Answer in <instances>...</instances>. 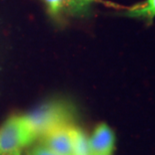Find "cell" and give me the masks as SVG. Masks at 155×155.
<instances>
[{
	"label": "cell",
	"mask_w": 155,
	"mask_h": 155,
	"mask_svg": "<svg viewBox=\"0 0 155 155\" xmlns=\"http://www.w3.org/2000/svg\"><path fill=\"white\" fill-rule=\"evenodd\" d=\"M52 14L62 11L80 12L88 7L92 0H43Z\"/></svg>",
	"instance_id": "cell-5"
},
{
	"label": "cell",
	"mask_w": 155,
	"mask_h": 155,
	"mask_svg": "<svg viewBox=\"0 0 155 155\" xmlns=\"http://www.w3.org/2000/svg\"><path fill=\"white\" fill-rule=\"evenodd\" d=\"M91 155H112L115 148V134L106 123L102 122L95 127L88 138Z\"/></svg>",
	"instance_id": "cell-4"
},
{
	"label": "cell",
	"mask_w": 155,
	"mask_h": 155,
	"mask_svg": "<svg viewBox=\"0 0 155 155\" xmlns=\"http://www.w3.org/2000/svg\"><path fill=\"white\" fill-rule=\"evenodd\" d=\"M27 155H57L55 152H53L50 148H48L43 143L39 142L37 144L33 145L30 149H29Z\"/></svg>",
	"instance_id": "cell-8"
},
{
	"label": "cell",
	"mask_w": 155,
	"mask_h": 155,
	"mask_svg": "<svg viewBox=\"0 0 155 155\" xmlns=\"http://www.w3.org/2000/svg\"><path fill=\"white\" fill-rule=\"evenodd\" d=\"M74 124L54 128L38 138V141L46 145L57 155H73L71 128Z\"/></svg>",
	"instance_id": "cell-3"
},
{
	"label": "cell",
	"mask_w": 155,
	"mask_h": 155,
	"mask_svg": "<svg viewBox=\"0 0 155 155\" xmlns=\"http://www.w3.org/2000/svg\"><path fill=\"white\" fill-rule=\"evenodd\" d=\"M71 134L73 142V155H91L88 137L84 131L74 124L71 128Z\"/></svg>",
	"instance_id": "cell-6"
},
{
	"label": "cell",
	"mask_w": 155,
	"mask_h": 155,
	"mask_svg": "<svg viewBox=\"0 0 155 155\" xmlns=\"http://www.w3.org/2000/svg\"><path fill=\"white\" fill-rule=\"evenodd\" d=\"M36 140L25 115H12L0 125V155H22Z\"/></svg>",
	"instance_id": "cell-2"
},
{
	"label": "cell",
	"mask_w": 155,
	"mask_h": 155,
	"mask_svg": "<svg viewBox=\"0 0 155 155\" xmlns=\"http://www.w3.org/2000/svg\"><path fill=\"white\" fill-rule=\"evenodd\" d=\"M127 14L131 17L146 19L151 23L155 18V0H146L143 3L133 6L128 10Z\"/></svg>",
	"instance_id": "cell-7"
},
{
	"label": "cell",
	"mask_w": 155,
	"mask_h": 155,
	"mask_svg": "<svg viewBox=\"0 0 155 155\" xmlns=\"http://www.w3.org/2000/svg\"><path fill=\"white\" fill-rule=\"evenodd\" d=\"M74 107L64 100H54L42 105L25 117L37 139L54 128L74 124Z\"/></svg>",
	"instance_id": "cell-1"
}]
</instances>
